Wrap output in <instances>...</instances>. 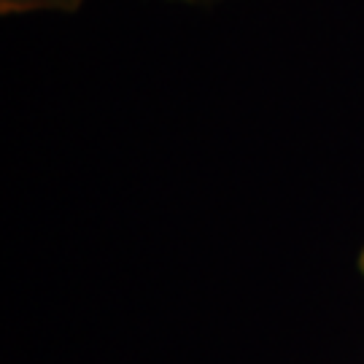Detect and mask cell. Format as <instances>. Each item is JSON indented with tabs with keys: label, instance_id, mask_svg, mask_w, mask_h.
I'll return each instance as SVG.
<instances>
[{
	"label": "cell",
	"instance_id": "7a4b0ae2",
	"mask_svg": "<svg viewBox=\"0 0 364 364\" xmlns=\"http://www.w3.org/2000/svg\"><path fill=\"white\" fill-rule=\"evenodd\" d=\"M359 273H362V278H364V248L359 251Z\"/></svg>",
	"mask_w": 364,
	"mask_h": 364
},
{
	"label": "cell",
	"instance_id": "6da1fadb",
	"mask_svg": "<svg viewBox=\"0 0 364 364\" xmlns=\"http://www.w3.org/2000/svg\"><path fill=\"white\" fill-rule=\"evenodd\" d=\"M81 0H0L3 14L19 11H76Z\"/></svg>",
	"mask_w": 364,
	"mask_h": 364
}]
</instances>
